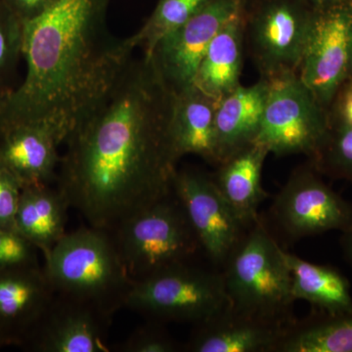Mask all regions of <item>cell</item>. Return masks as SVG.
I'll return each mask as SVG.
<instances>
[{
    "label": "cell",
    "mask_w": 352,
    "mask_h": 352,
    "mask_svg": "<svg viewBox=\"0 0 352 352\" xmlns=\"http://www.w3.org/2000/svg\"><path fill=\"white\" fill-rule=\"evenodd\" d=\"M175 94L132 59L65 140L55 185L88 226L111 231L173 192Z\"/></svg>",
    "instance_id": "cell-1"
},
{
    "label": "cell",
    "mask_w": 352,
    "mask_h": 352,
    "mask_svg": "<svg viewBox=\"0 0 352 352\" xmlns=\"http://www.w3.org/2000/svg\"><path fill=\"white\" fill-rule=\"evenodd\" d=\"M112 0H54L23 23L24 82L0 105V122H41L66 140L132 59L129 38L111 34Z\"/></svg>",
    "instance_id": "cell-2"
},
{
    "label": "cell",
    "mask_w": 352,
    "mask_h": 352,
    "mask_svg": "<svg viewBox=\"0 0 352 352\" xmlns=\"http://www.w3.org/2000/svg\"><path fill=\"white\" fill-rule=\"evenodd\" d=\"M43 256L44 274L55 293L112 317L126 305L133 282L109 231L88 226L67 232Z\"/></svg>",
    "instance_id": "cell-3"
},
{
    "label": "cell",
    "mask_w": 352,
    "mask_h": 352,
    "mask_svg": "<svg viewBox=\"0 0 352 352\" xmlns=\"http://www.w3.org/2000/svg\"><path fill=\"white\" fill-rule=\"evenodd\" d=\"M222 267L234 311L284 324L295 321L286 251L261 217L245 230Z\"/></svg>",
    "instance_id": "cell-4"
},
{
    "label": "cell",
    "mask_w": 352,
    "mask_h": 352,
    "mask_svg": "<svg viewBox=\"0 0 352 352\" xmlns=\"http://www.w3.org/2000/svg\"><path fill=\"white\" fill-rule=\"evenodd\" d=\"M109 232L133 283L171 266L194 261L201 252L173 190Z\"/></svg>",
    "instance_id": "cell-5"
},
{
    "label": "cell",
    "mask_w": 352,
    "mask_h": 352,
    "mask_svg": "<svg viewBox=\"0 0 352 352\" xmlns=\"http://www.w3.org/2000/svg\"><path fill=\"white\" fill-rule=\"evenodd\" d=\"M124 307L148 320L196 325L226 310L229 302L221 271L190 261L133 283Z\"/></svg>",
    "instance_id": "cell-6"
},
{
    "label": "cell",
    "mask_w": 352,
    "mask_h": 352,
    "mask_svg": "<svg viewBox=\"0 0 352 352\" xmlns=\"http://www.w3.org/2000/svg\"><path fill=\"white\" fill-rule=\"evenodd\" d=\"M314 13L305 0H247L245 50L261 78L298 74Z\"/></svg>",
    "instance_id": "cell-7"
},
{
    "label": "cell",
    "mask_w": 352,
    "mask_h": 352,
    "mask_svg": "<svg viewBox=\"0 0 352 352\" xmlns=\"http://www.w3.org/2000/svg\"><path fill=\"white\" fill-rule=\"evenodd\" d=\"M263 122L256 142L278 157L314 156L331 129L329 112L298 74L267 80Z\"/></svg>",
    "instance_id": "cell-8"
},
{
    "label": "cell",
    "mask_w": 352,
    "mask_h": 352,
    "mask_svg": "<svg viewBox=\"0 0 352 352\" xmlns=\"http://www.w3.org/2000/svg\"><path fill=\"white\" fill-rule=\"evenodd\" d=\"M271 219L289 240L352 229V204L323 182L311 164L298 166L270 207Z\"/></svg>",
    "instance_id": "cell-9"
},
{
    "label": "cell",
    "mask_w": 352,
    "mask_h": 352,
    "mask_svg": "<svg viewBox=\"0 0 352 352\" xmlns=\"http://www.w3.org/2000/svg\"><path fill=\"white\" fill-rule=\"evenodd\" d=\"M314 10L298 76L329 112L336 95L349 78L352 0Z\"/></svg>",
    "instance_id": "cell-10"
},
{
    "label": "cell",
    "mask_w": 352,
    "mask_h": 352,
    "mask_svg": "<svg viewBox=\"0 0 352 352\" xmlns=\"http://www.w3.org/2000/svg\"><path fill=\"white\" fill-rule=\"evenodd\" d=\"M245 2L210 0L191 19L161 39L149 56H145L173 94L193 85L197 69L212 39L231 18L245 8Z\"/></svg>",
    "instance_id": "cell-11"
},
{
    "label": "cell",
    "mask_w": 352,
    "mask_h": 352,
    "mask_svg": "<svg viewBox=\"0 0 352 352\" xmlns=\"http://www.w3.org/2000/svg\"><path fill=\"white\" fill-rule=\"evenodd\" d=\"M173 190L179 199L201 252L223 266L247 229L242 226L212 179L193 168L176 170Z\"/></svg>",
    "instance_id": "cell-12"
},
{
    "label": "cell",
    "mask_w": 352,
    "mask_h": 352,
    "mask_svg": "<svg viewBox=\"0 0 352 352\" xmlns=\"http://www.w3.org/2000/svg\"><path fill=\"white\" fill-rule=\"evenodd\" d=\"M112 316L82 300L55 294L22 349L34 352H109Z\"/></svg>",
    "instance_id": "cell-13"
},
{
    "label": "cell",
    "mask_w": 352,
    "mask_h": 352,
    "mask_svg": "<svg viewBox=\"0 0 352 352\" xmlns=\"http://www.w3.org/2000/svg\"><path fill=\"white\" fill-rule=\"evenodd\" d=\"M55 294L41 265L0 268V346H22Z\"/></svg>",
    "instance_id": "cell-14"
},
{
    "label": "cell",
    "mask_w": 352,
    "mask_h": 352,
    "mask_svg": "<svg viewBox=\"0 0 352 352\" xmlns=\"http://www.w3.org/2000/svg\"><path fill=\"white\" fill-rule=\"evenodd\" d=\"M63 140L41 122H0V166L21 186L52 184L59 168Z\"/></svg>",
    "instance_id": "cell-15"
},
{
    "label": "cell",
    "mask_w": 352,
    "mask_h": 352,
    "mask_svg": "<svg viewBox=\"0 0 352 352\" xmlns=\"http://www.w3.org/2000/svg\"><path fill=\"white\" fill-rule=\"evenodd\" d=\"M289 325L239 314L227 307L194 325L188 342L183 344V351L275 352Z\"/></svg>",
    "instance_id": "cell-16"
},
{
    "label": "cell",
    "mask_w": 352,
    "mask_h": 352,
    "mask_svg": "<svg viewBox=\"0 0 352 352\" xmlns=\"http://www.w3.org/2000/svg\"><path fill=\"white\" fill-rule=\"evenodd\" d=\"M267 80L240 85L217 101L215 110L217 166L254 143L263 122L268 92Z\"/></svg>",
    "instance_id": "cell-17"
},
{
    "label": "cell",
    "mask_w": 352,
    "mask_h": 352,
    "mask_svg": "<svg viewBox=\"0 0 352 352\" xmlns=\"http://www.w3.org/2000/svg\"><path fill=\"white\" fill-rule=\"evenodd\" d=\"M270 153L265 146L252 143L217 164L212 179L245 229L259 219L258 210L267 193L261 182L264 162Z\"/></svg>",
    "instance_id": "cell-18"
},
{
    "label": "cell",
    "mask_w": 352,
    "mask_h": 352,
    "mask_svg": "<svg viewBox=\"0 0 352 352\" xmlns=\"http://www.w3.org/2000/svg\"><path fill=\"white\" fill-rule=\"evenodd\" d=\"M217 101L194 85L175 94L170 124L171 147L176 161L197 155L217 166L215 110Z\"/></svg>",
    "instance_id": "cell-19"
},
{
    "label": "cell",
    "mask_w": 352,
    "mask_h": 352,
    "mask_svg": "<svg viewBox=\"0 0 352 352\" xmlns=\"http://www.w3.org/2000/svg\"><path fill=\"white\" fill-rule=\"evenodd\" d=\"M245 50L244 8L212 39L197 69L194 87L215 101L239 87Z\"/></svg>",
    "instance_id": "cell-20"
},
{
    "label": "cell",
    "mask_w": 352,
    "mask_h": 352,
    "mask_svg": "<svg viewBox=\"0 0 352 352\" xmlns=\"http://www.w3.org/2000/svg\"><path fill=\"white\" fill-rule=\"evenodd\" d=\"M69 206L56 185L23 187L15 217L16 231L46 254L64 237Z\"/></svg>",
    "instance_id": "cell-21"
},
{
    "label": "cell",
    "mask_w": 352,
    "mask_h": 352,
    "mask_svg": "<svg viewBox=\"0 0 352 352\" xmlns=\"http://www.w3.org/2000/svg\"><path fill=\"white\" fill-rule=\"evenodd\" d=\"M292 276V295L305 300L314 311L336 314L352 308L351 284L337 268L310 263L286 252Z\"/></svg>",
    "instance_id": "cell-22"
},
{
    "label": "cell",
    "mask_w": 352,
    "mask_h": 352,
    "mask_svg": "<svg viewBox=\"0 0 352 352\" xmlns=\"http://www.w3.org/2000/svg\"><path fill=\"white\" fill-rule=\"evenodd\" d=\"M275 352H352V308L336 314L314 311L305 320L294 321Z\"/></svg>",
    "instance_id": "cell-23"
},
{
    "label": "cell",
    "mask_w": 352,
    "mask_h": 352,
    "mask_svg": "<svg viewBox=\"0 0 352 352\" xmlns=\"http://www.w3.org/2000/svg\"><path fill=\"white\" fill-rule=\"evenodd\" d=\"M210 0H157L156 7L144 25L129 41L149 56L159 41L184 25Z\"/></svg>",
    "instance_id": "cell-24"
},
{
    "label": "cell",
    "mask_w": 352,
    "mask_h": 352,
    "mask_svg": "<svg viewBox=\"0 0 352 352\" xmlns=\"http://www.w3.org/2000/svg\"><path fill=\"white\" fill-rule=\"evenodd\" d=\"M310 164L322 175L352 182V126L331 124Z\"/></svg>",
    "instance_id": "cell-25"
},
{
    "label": "cell",
    "mask_w": 352,
    "mask_h": 352,
    "mask_svg": "<svg viewBox=\"0 0 352 352\" xmlns=\"http://www.w3.org/2000/svg\"><path fill=\"white\" fill-rule=\"evenodd\" d=\"M161 322L148 320L138 327L115 351L120 352H178L183 346L171 337Z\"/></svg>",
    "instance_id": "cell-26"
},
{
    "label": "cell",
    "mask_w": 352,
    "mask_h": 352,
    "mask_svg": "<svg viewBox=\"0 0 352 352\" xmlns=\"http://www.w3.org/2000/svg\"><path fill=\"white\" fill-rule=\"evenodd\" d=\"M23 54V22L0 0V78L13 69Z\"/></svg>",
    "instance_id": "cell-27"
},
{
    "label": "cell",
    "mask_w": 352,
    "mask_h": 352,
    "mask_svg": "<svg viewBox=\"0 0 352 352\" xmlns=\"http://www.w3.org/2000/svg\"><path fill=\"white\" fill-rule=\"evenodd\" d=\"M38 252L17 231L0 228V268L41 265Z\"/></svg>",
    "instance_id": "cell-28"
},
{
    "label": "cell",
    "mask_w": 352,
    "mask_h": 352,
    "mask_svg": "<svg viewBox=\"0 0 352 352\" xmlns=\"http://www.w3.org/2000/svg\"><path fill=\"white\" fill-rule=\"evenodd\" d=\"M21 191L20 183L0 166V228L16 231L15 217Z\"/></svg>",
    "instance_id": "cell-29"
},
{
    "label": "cell",
    "mask_w": 352,
    "mask_h": 352,
    "mask_svg": "<svg viewBox=\"0 0 352 352\" xmlns=\"http://www.w3.org/2000/svg\"><path fill=\"white\" fill-rule=\"evenodd\" d=\"M331 108L333 109V113H329L331 124L352 126V78H347L340 88L331 104Z\"/></svg>",
    "instance_id": "cell-30"
},
{
    "label": "cell",
    "mask_w": 352,
    "mask_h": 352,
    "mask_svg": "<svg viewBox=\"0 0 352 352\" xmlns=\"http://www.w3.org/2000/svg\"><path fill=\"white\" fill-rule=\"evenodd\" d=\"M23 23L34 19L54 0H1Z\"/></svg>",
    "instance_id": "cell-31"
},
{
    "label": "cell",
    "mask_w": 352,
    "mask_h": 352,
    "mask_svg": "<svg viewBox=\"0 0 352 352\" xmlns=\"http://www.w3.org/2000/svg\"><path fill=\"white\" fill-rule=\"evenodd\" d=\"M340 249L347 263L352 267V229L342 232L340 239Z\"/></svg>",
    "instance_id": "cell-32"
},
{
    "label": "cell",
    "mask_w": 352,
    "mask_h": 352,
    "mask_svg": "<svg viewBox=\"0 0 352 352\" xmlns=\"http://www.w3.org/2000/svg\"><path fill=\"white\" fill-rule=\"evenodd\" d=\"M305 1L309 4L312 8L319 9L333 6V4L340 3V2L346 1V0H305Z\"/></svg>",
    "instance_id": "cell-33"
},
{
    "label": "cell",
    "mask_w": 352,
    "mask_h": 352,
    "mask_svg": "<svg viewBox=\"0 0 352 352\" xmlns=\"http://www.w3.org/2000/svg\"><path fill=\"white\" fill-rule=\"evenodd\" d=\"M349 78H352V31H351V43H349Z\"/></svg>",
    "instance_id": "cell-34"
},
{
    "label": "cell",
    "mask_w": 352,
    "mask_h": 352,
    "mask_svg": "<svg viewBox=\"0 0 352 352\" xmlns=\"http://www.w3.org/2000/svg\"><path fill=\"white\" fill-rule=\"evenodd\" d=\"M1 347H2V346H0V349H1Z\"/></svg>",
    "instance_id": "cell-35"
}]
</instances>
